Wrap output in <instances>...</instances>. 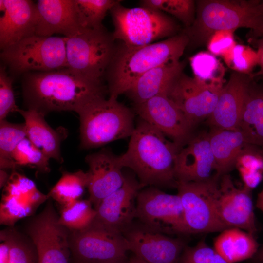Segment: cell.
<instances>
[{"label":"cell","mask_w":263,"mask_h":263,"mask_svg":"<svg viewBox=\"0 0 263 263\" xmlns=\"http://www.w3.org/2000/svg\"><path fill=\"white\" fill-rule=\"evenodd\" d=\"M76 113L80 121V147L83 149L98 148L130 137L135 128L133 109L115 98L97 97Z\"/></svg>","instance_id":"obj_5"},{"label":"cell","mask_w":263,"mask_h":263,"mask_svg":"<svg viewBox=\"0 0 263 263\" xmlns=\"http://www.w3.org/2000/svg\"><path fill=\"white\" fill-rule=\"evenodd\" d=\"M216 253L213 248L201 240L194 246L185 247L179 263H211Z\"/></svg>","instance_id":"obj_39"},{"label":"cell","mask_w":263,"mask_h":263,"mask_svg":"<svg viewBox=\"0 0 263 263\" xmlns=\"http://www.w3.org/2000/svg\"><path fill=\"white\" fill-rule=\"evenodd\" d=\"M253 258L256 263H263V245L261 248H258Z\"/></svg>","instance_id":"obj_44"},{"label":"cell","mask_w":263,"mask_h":263,"mask_svg":"<svg viewBox=\"0 0 263 263\" xmlns=\"http://www.w3.org/2000/svg\"><path fill=\"white\" fill-rule=\"evenodd\" d=\"M6 69L3 65L0 67V121L5 119L10 113L18 112L19 109L15 103L12 87L13 79Z\"/></svg>","instance_id":"obj_38"},{"label":"cell","mask_w":263,"mask_h":263,"mask_svg":"<svg viewBox=\"0 0 263 263\" xmlns=\"http://www.w3.org/2000/svg\"><path fill=\"white\" fill-rule=\"evenodd\" d=\"M196 4L194 22L182 31L188 38V46L207 42L216 31L247 28L259 34L263 27L260 1L203 0Z\"/></svg>","instance_id":"obj_4"},{"label":"cell","mask_w":263,"mask_h":263,"mask_svg":"<svg viewBox=\"0 0 263 263\" xmlns=\"http://www.w3.org/2000/svg\"><path fill=\"white\" fill-rule=\"evenodd\" d=\"M194 77L209 85L223 86L224 68L210 52H201L189 58Z\"/></svg>","instance_id":"obj_34"},{"label":"cell","mask_w":263,"mask_h":263,"mask_svg":"<svg viewBox=\"0 0 263 263\" xmlns=\"http://www.w3.org/2000/svg\"><path fill=\"white\" fill-rule=\"evenodd\" d=\"M140 6L163 13H167L181 21L185 26H190L196 15V5L192 0H142Z\"/></svg>","instance_id":"obj_35"},{"label":"cell","mask_w":263,"mask_h":263,"mask_svg":"<svg viewBox=\"0 0 263 263\" xmlns=\"http://www.w3.org/2000/svg\"><path fill=\"white\" fill-rule=\"evenodd\" d=\"M185 61L167 62L156 66L136 79L125 94L133 104L143 103L159 94L168 95L183 73Z\"/></svg>","instance_id":"obj_24"},{"label":"cell","mask_w":263,"mask_h":263,"mask_svg":"<svg viewBox=\"0 0 263 263\" xmlns=\"http://www.w3.org/2000/svg\"><path fill=\"white\" fill-rule=\"evenodd\" d=\"M21 86L26 109L44 116L54 111L77 113L85 104L108 92L105 83L90 80L68 68L25 73Z\"/></svg>","instance_id":"obj_1"},{"label":"cell","mask_w":263,"mask_h":263,"mask_svg":"<svg viewBox=\"0 0 263 263\" xmlns=\"http://www.w3.org/2000/svg\"><path fill=\"white\" fill-rule=\"evenodd\" d=\"M252 77L233 73L222 89L215 108L208 118L213 128L238 130Z\"/></svg>","instance_id":"obj_22"},{"label":"cell","mask_w":263,"mask_h":263,"mask_svg":"<svg viewBox=\"0 0 263 263\" xmlns=\"http://www.w3.org/2000/svg\"><path fill=\"white\" fill-rule=\"evenodd\" d=\"M0 263H9L10 248L8 243L4 240H0Z\"/></svg>","instance_id":"obj_41"},{"label":"cell","mask_w":263,"mask_h":263,"mask_svg":"<svg viewBox=\"0 0 263 263\" xmlns=\"http://www.w3.org/2000/svg\"><path fill=\"white\" fill-rule=\"evenodd\" d=\"M128 263H147L134 255L132 256L128 261Z\"/></svg>","instance_id":"obj_46"},{"label":"cell","mask_w":263,"mask_h":263,"mask_svg":"<svg viewBox=\"0 0 263 263\" xmlns=\"http://www.w3.org/2000/svg\"><path fill=\"white\" fill-rule=\"evenodd\" d=\"M117 42L105 80L109 97L117 99L147 71L167 62L180 60L189 39L181 32L142 46L130 47L120 41Z\"/></svg>","instance_id":"obj_3"},{"label":"cell","mask_w":263,"mask_h":263,"mask_svg":"<svg viewBox=\"0 0 263 263\" xmlns=\"http://www.w3.org/2000/svg\"><path fill=\"white\" fill-rule=\"evenodd\" d=\"M0 47L2 50L36 34L38 11L30 0H0Z\"/></svg>","instance_id":"obj_21"},{"label":"cell","mask_w":263,"mask_h":263,"mask_svg":"<svg viewBox=\"0 0 263 263\" xmlns=\"http://www.w3.org/2000/svg\"><path fill=\"white\" fill-rule=\"evenodd\" d=\"M260 35H263V27L262 28V29H261V30L260 31V32H259V33Z\"/></svg>","instance_id":"obj_49"},{"label":"cell","mask_w":263,"mask_h":263,"mask_svg":"<svg viewBox=\"0 0 263 263\" xmlns=\"http://www.w3.org/2000/svg\"><path fill=\"white\" fill-rule=\"evenodd\" d=\"M211 263H229L219 255L216 253Z\"/></svg>","instance_id":"obj_47"},{"label":"cell","mask_w":263,"mask_h":263,"mask_svg":"<svg viewBox=\"0 0 263 263\" xmlns=\"http://www.w3.org/2000/svg\"><path fill=\"white\" fill-rule=\"evenodd\" d=\"M9 176L5 169H0V188L4 187L8 180Z\"/></svg>","instance_id":"obj_43"},{"label":"cell","mask_w":263,"mask_h":263,"mask_svg":"<svg viewBox=\"0 0 263 263\" xmlns=\"http://www.w3.org/2000/svg\"><path fill=\"white\" fill-rule=\"evenodd\" d=\"M129 250L147 263H179L186 246L180 238H173L133 223L123 233Z\"/></svg>","instance_id":"obj_14"},{"label":"cell","mask_w":263,"mask_h":263,"mask_svg":"<svg viewBox=\"0 0 263 263\" xmlns=\"http://www.w3.org/2000/svg\"><path fill=\"white\" fill-rule=\"evenodd\" d=\"M85 160L89 167L87 171L89 200L95 208L102 199L123 185L125 175L119 155L108 149L103 148L88 154Z\"/></svg>","instance_id":"obj_19"},{"label":"cell","mask_w":263,"mask_h":263,"mask_svg":"<svg viewBox=\"0 0 263 263\" xmlns=\"http://www.w3.org/2000/svg\"><path fill=\"white\" fill-rule=\"evenodd\" d=\"M216 252L229 263H235L251 258L256 253L259 244L254 235L238 228H228L215 239Z\"/></svg>","instance_id":"obj_28"},{"label":"cell","mask_w":263,"mask_h":263,"mask_svg":"<svg viewBox=\"0 0 263 263\" xmlns=\"http://www.w3.org/2000/svg\"><path fill=\"white\" fill-rule=\"evenodd\" d=\"M120 0H74L79 24L82 29H97L103 26L107 12Z\"/></svg>","instance_id":"obj_30"},{"label":"cell","mask_w":263,"mask_h":263,"mask_svg":"<svg viewBox=\"0 0 263 263\" xmlns=\"http://www.w3.org/2000/svg\"><path fill=\"white\" fill-rule=\"evenodd\" d=\"M221 56L229 68L243 74L249 75L258 65L257 51L243 44L236 43Z\"/></svg>","instance_id":"obj_37"},{"label":"cell","mask_w":263,"mask_h":263,"mask_svg":"<svg viewBox=\"0 0 263 263\" xmlns=\"http://www.w3.org/2000/svg\"><path fill=\"white\" fill-rule=\"evenodd\" d=\"M24 119L27 137L49 159L63 162L60 152L61 133L52 129L42 114L34 110L19 109Z\"/></svg>","instance_id":"obj_26"},{"label":"cell","mask_w":263,"mask_h":263,"mask_svg":"<svg viewBox=\"0 0 263 263\" xmlns=\"http://www.w3.org/2000/svg\"><path fill=\"white\" fill-rule=\"evenodd\" d=\"M90 201L78 200L63 206L58 222L70 231H79L89 226L96 215Z\"/></svg>","instance_id":"obj_33"},{"label":"cell","mask_w":263,"mask_h":263,"mask_svg":"<svg viewBox=\"0 0 263 263\" xmlns=\"http://www.w3.org/2000/svg\"><path fill=\"white\" fill-rule=\"evenodd\" d=\"M58 219L48 199L43 210L26 224L25 233L36 247L38 263H69L70 230L59 223Z\"/></svg>","instance_id":"obj_12"},{"label":"cell","mask_w":263,"mask_h":263,"mask_svg":"<svg viewBox=\"0 0 263 263\" xmlns=\"http://www.w3.org/2000/svg\"><path fill=\"white\" fill-rule=\"evenodd\" d=\"M128 263V261H127V260H125L116 261V262H111V263Z\"/></svg>","instance_id":"obj_48"},{"label":"cell","mask_w":263,"mask_h":263,"mask_svg":"<svg viewBox=\"0 0 263 263\" xmlns=\"http://www.w3.org/2000/svg\"><path fill=\"white\" fill-rule=\"evenodd\" d=\"M27 137L24 123H10L5 119L0 121V169H14L17 166L12 154L19 142Z\"/></svg>","instance_id":"obj_31"},{"label":"cell","mask_w":263,"mask_h":263,"mask_svg":"<svg viewBox=\"0 0 263 263\" xmlns=\"http://www.w3.org/2000/svg\"><path fill=\"white\" fill-rule=\"evenodd\" d=\"M220 177L191 182H178L188 234L221 232L227 228L220 221L216 200Z\"/></svg>","instance_id":"obj_9"},{"label":"cell","mask_w":263,"mask_h":263,"mask_svg":"<svg viewBox=\"0 0 263 263\" xmlns=\"http://www.w3.org/2000/svg\"><path fill=\"white\" fill-rule=\"evenodd\" d=\"M223 86L206 84L183 73L167 96L194 128L202 119L211 115Z\"/></svg>","instance_id":"obj_17"},{"label":"cell","mask_w":263,"mask_h":263,"mask_svg":"<svg viewBox=\"0 0 263 263\" xmlns=\"http://www.w3.org/2000/svg\"><path fill=\"white\" fill-rule=\"evenodd\" d=\"M0 238L9 244V263H38L36 247L26 234L9 227L0 231Z\"/></svg>","instance_id":"obj_32"},{"label":"cell","mask_w":263,"mask_h":263,"mask_svg":"<svg viewBox=\"0 0 263 263\" xmlns=\"http://www.w3.org/2000/svg\"><path fill=\"white\" fill-rule=\"evenodd\" d=\"M234 31L220 30L215 32L207 41L209 52L215 56H222L235 44Z\"/></svg>","instance_id":"obj_40"},{"label":"cell","mask_w":263,"mask_h":263,"mask_svg":"<svg viewBox=\"0 0 263 263\" xmlns=\"http://www.w3.org/2000/svg\"><path fill=\"white\" fill-rule=\"evenodd\" d=\"M238 130L247 144L263 147V84L251 80Z\"/></svg>","instance_id":"obj_27"},{"label":"cell","mask_w":263,"mask_h":263,"mask_svg":"<svg viewBox=\"0 0 263 263\" xmlns=\"http://www.w3.org/2000/svg\"><path fill=\"white\" fill-rule=\"evenodd\" d=\"M70 247L75 263H109L127 260L128 243L122 233L91 224L70 231Z\"/></svg>","instance_id":"obj_11"},{"label":"cell","mask_w":263,"mask_h":263,"mask_svg":"<svg viewBox=\"0 0 263 263\" xmlns=\"http://www.w3.org/2000/svg\"><path fill=\"white\" fill-rule=\"evenodd\" d=\"M36 4L38 16L36 34L53 36L60 34L69 38L83 29L77 19L74 0H38Z\"/></svg>","instance_id":"obj_23"},{"label":"cell","mask_w":263,"mask_h":263,"mask_svg":"<svg viewBox=\"0 0 263 263\" xmlns=\"http://www.w3.org/2000/svg\"><path fill=\"white\" fill-rule=\"evenodd\" d=\"M12 157L17 166H30L42 172L50 171L49 158L25 137L16 147Z\"/></svg>","instance_id":"obj_36"},{"label":"cell","mask_w":263,"mask_h":263,"mask_svg":"<svg viewBox=\"0 0 263 263\" xmlns=\"http://www.w3.org/2000/svg\"><path fill=\"white\" fill-rule=\"evenodd\" d=\"M88 183L87 172H64L48 195L63 206L79 200Z\"/></svg>","instance_id":"obj_29"},{"label":"cell","mask_w":263,"mask_h":263,"mask_svg":"<svg viewBox=\"0 0 263 263\" xmlns=\"http://www.w3.org/2000/svg\"><path fill=\"white\" fill-rule=\"evenodd\" d=\"M256 206L263 212V188L258 194Z\"/></svg>","instance_id":"obj_45"},{"label":"cell","mask_w":263,"mask_h":263,"mask_svg":"<svg viewBox=\"0 0 263 263\" xmlns=\"http://www.w3.org/2000/svg\"><path fill=\"white\" fill-rule=\"evenodd\" d=\"M251 189L237 188L230 175L220 177L216 200L218 218L227 228H238L253 235L257 231Z\"/></svg>","instance_id":"obj_15"},{"label":"cell","mask_w":263,"mask_h":263,"mask_svg":"<svg viewBox=\"0 0 263 263\" xmlns=\"http://www.w3.org/2000/svg\"><path fill=\"white\" fill-rule=\"evenodd\" d=\"M136 218L148 228L166 235L188 234L179 195L165 193L155 187L139 191Z\"/></svg>","instance_id":"obj_10"},{"label":"cell","mask_w":263,"mask_h":263,"mask_svg":"<svg viewBox=\"0 0 263 263\" xmlns=\"http://www.w3.org/2000/svg\"><path fill=\"white\" fill-rule=\"evenodd\" d=\"M181 147L139 118L126 151L119 155L123 168L131 169L144 187H177L175 162Z\"/></svg>","instance_id":"obj_2"},{"label":"cell","mask_w":263,"mask_h":263,"mask_svg":"<svg viewBox=\"0 0 263 263\" xmlns=\"http://www.w3.org/2000/svg\"><path fill=\"white\" fill-rule=\"evenodd\" d=\"M144 187L133 177L125 175L123 185L94 208L96 215L91 224L123 234L136 218V198Z\"/></svg>","instance_id":"obj_16"},{"label":"cell","mask_w":263,"mask_h":263,"mask_svg":"<svg viewBox=\"0 0 263 263\" xmlns=\"http://www.w3.org/2000/svg\"><path fill=\"white\" fill-rule=\"evenodd\" d=\"M117 41L104 26L83 29L66 38L67 68L94 82L105 83L107 70L114 56Z\"/></svg>","instance_id":"obj_7"},{"label":"cell","mask_w":263,"mask_h":263,"mask_svg":"<svg viewBox=\"0 0 263 263\" xmlns=\"http://www.w3.org/2000/svg\"></svg>","instance_id":"obj_50"},{"label":"cell","mask_w":263,"mask_h":263,"mask_svg":"<svg viewBox=\"0 0 263 263\" xmlns=\"http://www.w3.org/2000/svg\"><path fill=\"white\" fill-rule=\"evenodd\" d=\"M208 138L217 175L228 174L247 144L243 134L239 130L213 128Z\"/></svg>","instance_id":"obj_25"},{"label":"cell","mask_w":263,"mask_h":263,"mask_svg":"<svg viewBox=\"0 0 263 263\" xmlns=\"http://www.w3.org/2000/svg\"><path fill=\"white\" fill-rule=\"evenodd\" d=\"M132 109L140 118L181 148L192 136L193 127L176 104L166 95L159 94L143 103L133 104Z\"/></svg>","instance_id":"obj_13"},{"label":"cell","mask_w":263,"mask_h":263,"mask_svg":"<svg viewBox=\"0 0 263 263\" xmlns=\"http://www.w3.org/2000/svg\"><path fill=\"white\" fill-rule=\"evenodd\" d=\"M0 207V224L13 227L19 219L31 215L48 195L41 193L35 183L13 171L4 187Z\"/></svg>","instance_id":"obj_18"},{"label":"cell","mask_w":263,"mask_h":263,"mask_svg":"<svg viewBox=\"0 0 263 263\" xmlns=\"http://www.w3.org/2000/svg\"><path fill=\"white\" fill-rule=\"evenodd\" d=\"M0 56L14 75L67 68L66 38L34 34L2 50Z\"/></svg>","instance_id":"obj_8"},{"label":"cell","mask_w":263,"mask_h":263,"mask_svg":"<svg viewBox=\"0 0 263 263\" xmlns=\"http://www.w3.org/2000/svg\"><path fill=\"white\" fill-rule=\"evenodd\" d=\"M122 0L110 10L114 39L130 47L142 46L179 33L180 26L165 13L148 7L127 8Z\"/></svg>","instance_id":"obj_6"},{"label":"cell","mask_w":263,"mask_h":263,"mask_svg":"<svg viewBox=\"0 0 263 263\" xmlns=\"http://www.w3.org/2000/svg\"><path fill=\"white\" fill-rule=\"evenodd\" d=\"M175 175L177 182L203 181L217 175L208 134L192 136L181 148L176 159Z\"/></svg>","instance_id":"obj_20"},{"label":"cell","mask_w":263,"mask_h":263,"mask_svg":"<svg viewBox=\"0 0 263 263\" xmlns=\"http://www.w3.org/2000/svg\"><path fill=\"white\" fill-rule=\"evenodd\" d=\"M257 45V55L258 57V65L260 67V70L255 75H263V38L258 40Z\"/></svg>","instance_id":"obj_42"}]
</instances>
